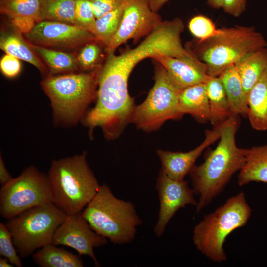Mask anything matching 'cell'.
I'll use <instances>...</instances> for the list:
<instances>
[{"mask_svg":"<svg viewBox=\"0 0 267 267\" xmlns=\"http://www.w3.org/2000/svg\"><path fill=\"white\" fill-rule=\"evenodd\" d=\"M251 212L243 192L228 198L213 212L205 215L194 226L192 240L196 249L214 262L226 261L223 245L226 238L246 224Z\"/></svg>","mask_w":267,"mask_h":267,"instance_id":"obj_4","label":"cell"},{"mask_svg":"<svg viewBox=\"0 0 267 267\" xmlns=\"http://www.w3.org/2000/svg\"><path fill=\"white\" fill-rule=\"evenodd\" d=\"M40 19L76 25L75 0H40Z\"/></svg>","mask_w":267,"mask_h":267,"instance_id":"obj_25","label":"cell"},{"mask_svg":"<svg viewBox=\"0 0 267 267\" xmlns=\"http://www.w3.org/2000/svg\"><path fill=\"white\" fill-rule=\"evenodd\" d=\"M154 84L146 99L135 108L132 122L145 132L158 129L166 121L182 117L179 107V90L171 82L167 72L156 62Z\"/></svg>","mask_w":267,"mask_h":267,"instance_id":"obj_8","label":"cell"},{"mask_svg":"<svg viewBox=\"0 0 267 267\" xmlns=\"http://www.w3.org/2000/svg\"><path fill=\"white\" fill-rule=\"evenodd\" d=\"M188 28L192 34L199 41L210 38L220 32L213 21L207 17L198 15L192 17L188 23Z\"/></svg>","mask_w":267,"mask_h":267,"instance_id":"obj_29","label":"cell"},{"mask_svg":"<svg viewBox=\"0 0 267 267\" xmlns=\"http://www.w3.org/2000/svg\"><path fill=\"white\" fill-rule=\"evenodd\" d=\"M101 67L88 73L50 74L42 80V88L50 100L56 121L66 125L78 121L96 98Z\"/></svg>","mask_w":267,"mask_h":267,"instance_id":"obj_6","label":"cell"},{"mask_svg":"<svg viewBox=\"0 0 267 267\" xmlns=\"http://www.w3.org/2000/svg\"><path fill=\"white\" fill-rule=\"evenodd\" d=\"M0 68L2 73L6 77H16L21 69L19 59L8 54L4 55L0 61Z\"/></svg>","mask_w":267,"mask_h":267,"instance_id":"obj_32","label":"cell"},{"mask_svg":"<svg viewBox=\"0 0 267 267\" xmlns=\"http://www.w3.org/2000/svg\"><path fill=\"white\" fill-rule=\"evenodd\" d=\"M156 189L159 200V210L154 232L157 237H160L177 211L187 205L196 206L197 202L193 190L189 187L187 181L172 179L161 169L156 179Z\"/></svg>","mask_w":267,"mask_h":267,"instance_id":"obj_12","label":"cell"},{"mask_svg":"<svg viewBox=\"0 0 267 267\" xmlns=\"http://www.w3.org/2000/svg\"><path fill=\"white\" fill-rule=\"evenodd\" d=\"M0 48L6 54L32 64L42 73L47 71L44 63L32 48L30 43L27 42L21 33L16 30L5 33L1 36Z\"/></svg>","mask_w":267,"mask_h":267,"instance_id":"obj_20","label":"cell"},{"mask_svg":"<svg viewBox=\"0 0 267 267\" xmlns=\"http://www.w3.org/2000/svg\"><path fill=\"white\" fill-rule=\"evenodd\" d=\"M124 0H90L95 17L98 18L122 5Z\"/></svg>","mask_w":267,"mask_h":267,"instance_id":"obj_33","label":"cell"},{"mask_svg":"<svg viewBox=\"0 0 267 267\" xmlns=\"http://www.w3.org/2000/svg\"><path fill=\"white\" fill-rule=\"evenodd\" d=\"M14 245L12 235L6 224L0 222V255L6 258L13 265L23 266L21 260Z\"/></svg>","mask_w":267,"mask_h":267,"instance_id":"obj_31","label":"cell"},{"mask_svg":"<svg viewBox=\"0 0 267 267\" xmlns=\"http://www.w3.org/2000/svg\"><path fill=\"white\" fill-rule=\"evenodd\" d=\"M25 36L35 45L66 49L78 48L97 39L92 33L79 26L52 21L37 23Z\"/></svg>","mask_w":267,"mask_h":267,"instance_id":"obj_11","label":"cell"},{"mask_svg":"<svg viewBox=\"0 0 267 267\" xmlns=\"http://www.w3.org/2000/svg\"><path fill=\"white\" fill-rule=\"evenodd\" d=\"M30 44L36 54L46 64L51 75L73 73L78 69L77 56L74 55L30 43Z\"/></svg>","mask_w":267,"mask_h":267,"instance_id":"obj_24","label":"cell"},{"mask_svg":"<svg viewBox=\"0 0 267 267\" xmlns=\"http://www.w3.org/2000/svg\"><path fill=\"white\" fill-rule=\"evenodd\" d=\"M209 6L215 9L222 8V0H207Z\"/></svg>","mask_w":267,"mask_h":267,"instance_id":"obj_38","label":"cell"},{"mask_svg":"<svg viewBox=\"0 0 267 267\" xmlns=\"http://www.w3.org/2000/svg\"><path fill=\"white\" fill-rule=\"evenodd\" d=\"M11 176L8 172L3 159L0 155V183L1 186L7 184L12 179Z\"/></svg>","mask_w":267,"mask_h":267,"instance_id":"obj_36","label":"cell"},{"mask_svg":"<svg viewBox=\"0 0 267 267\" xmlns=\"http://www.w3.org/2000/svg\"><path fill=\"white\" fill-rule=\"evenodd\" d=\"M35 263L41 267H83L76 255L53 244L46 245L32 254Z\"/></svg>","mask_w":267,"mask_h":267,"instance_id":"obj_23","label":"cell"},{"mask_svg":"<svg viewBox=\"0 0 267 267\" xmlns=\"http://www.w3.org/2000/svg\"><path fill=\"white\" fill-rule=\"evenodd\" d=\"M102 44H104L97 39L82 46L77 56L79 67L84 70H94L101 67Z\"/></svg>","mask_w":267,"mask_h":267,"instance_id":"obj_28","label":"cell"},{"mask_svg":"<svg viewBox=\"0 0 267 267\" xmlns=\"http://www.w3.org/2000/svg\"><path fill=\"white\" fill-rule=\"evenodd\" d=\"M237 182L239 186L251 182L267 183V144L247 149Z\"/></svg>","mask_w":267,"mask_h":267,"instance_id":"obj_18","label":"cell"},{"mask_svg":"<svg viewBox=\"0 0 267 267\" xmlns=\"http://www.w3.org/2000/svg\"><path fill=\"white\" fill-rule=\"evenodd\" d=\"M47 176L53 203L68 215L82 212L100 186L86 153L53 160Z\"/></svg>","mask_w":267,"mask_h":267,"instance_id":"obj_2","label":"cell"},{"mask_svg":"<svg viewBox=\"0 0 267 267\" xmlns=\"http://www.w3.org/2000/svg\"><path fill=\"white\" fill-rule=\"evenodd\" d=\"M8 18L15 29L25 35L29 33L37 23L34 18L28 17L16 16Z\"/></svg>","mask_w":267,"mask_h":267,"instance_id":"obj_34","label":"cell"},{"mask_svg":"<svg viewBox=\"0 0 267 267\" xmlns=\"http://www.w3.org/2000/svg\"><path fill=\"white\" fill-rule=\"evenodd\" d=\"M185 47L188 52L180 57L160 54L152 58L163 66L171 82L180 91L206 83L210 77L205 64L197 57L188 45Z\"/></svg>","mask_w":267,"mask_h":267,"instance_id":"obj_14","label":"cell"},{"mask_svg":"<svg viewBox=\"0 0 267 267\" xmlns=\"http://www.w3.org/2000/svg\"><path fill=\"white\" fill-rule=\"evenodd\" d=\"M247 0H222L223 11L235 17L240 16L245 10Z\"/></svg>","mask_w":267,"mask_h":267,"instance_id":"obj_35","label":"cell"},{"mask_svg":"<svg viewBox=\"0 0 267 267\" xmlns=\"http://www.w3.org/2000/svg\"><path fill=\"white\" fill-rule=\"evenodd\" d=\"M76 25L92 33L96 19L90 0H75Z\"/></svg>","mask_w":267,"mask_h":267,"instance_id":"obj_30","label":"cell"},{"mask_svg":"<svg viewBox=\"0 0 267 267\" xmlns=\"http://www.w3.org/2000/svg\"><path fill=\"white\" fill-rule=\"evenodd\" d=\"M121 24L107 47V54L114 53L129 40L136 42L146 37L163 21L157 12L151 9L147 0H124Z\"/></svg>","mask_w":267,"mask_h":267,"instance_id":"obj_10","label":"cell"},{"mask_svg":"<svg viewBox=\"0 0 267 267\" xmlns=\"http://www.w3.org/2000/svg\"><path fill=\"white\" fill-rule=\"evenodd\" d=\"M247 95L267 70V47L253 52L235 64Z\"/></svg>","mask_w":267,"mask_h":267,"instance_id":"obj_21","label":"cell"},{"mask_svg":"<svg viewBox=\"0 0 267 267\" xmlns=\"http://www.w3.org/2000/svg\"><path fill=\"white\" fill-rule=\"evenodd\" d=\"M0 11L8 17L25 16L41 22L40 0H0Z\"/></svg>","mask_w":267,"mask_h":267,"instance_id":"obj_27","label":"cell"},{"mask_svg":"<svg viewBox=\"0 0 267 267\" xmlns=\"http://www.w3.org/2000/svg\"><path fill=\"white\" fill-rule=\"evenodd\" d=\"M108 240L92 229L80 212L68 215L57 229L52 244L72 248L79 255L90 257L95 266L99 267L93 249L106 245Z\"/></svg>","mask_w":267,"mask_h":267,"instance_id":"obj_13","label":"cell"},{"mask_svg":"<svg viewBox=\"0 0 267 267\" xmlns=\"http://www.w3.org/2000/svg\"><path fill=\"white\" fill-rule=\"evenodd\" d=\"M123 3L116 9L96 18L92 34L106 47L117 32L121 24Z\"/></svg>","mask_w":267,"mask_h":267,"instance_id":"obj_26","label":"cell"},{"mask_svg":"<svg viewBox=\"0 0 267 267\" xmlns=\"http://www.w3.org/2000/svg\"><path fill=\"white\" fill-rule=\"evenodd\" d=\"M81 213L94 231L115 244L133 241L142 223L134 205L115 197L105 183Z\"/></svg>","mask_w":267,"mask_h":267,"instance_id":"obj_3","label":"cell"},{"mask_svg":"<svg viewBox=\"0 0 267 267\" xmlns=\"http://www.w3.org/2000/svg\"><path fill=\"white\" fill-rule=\"evenodd\" d=\"M237 116L232 115L223 124L220 141L204 162L190 172L195 195L199 196L197 213L210 204L224 190L232 176L243 166L247 149L235 142Z\"/></svg>","mask_w":267,"mask_h":267,"instance_id":"obj_1","label":"cell"},{"mask_svg":"<svg viewBox=\"0 0 267 267\" xmlns=\"http://www.w3.org/2000/svg\"><path fill=\"white\" fill-rule=\"evenodd\" d=\"M227 96L232 115L247 117V95L235 65L224 70L219 76Z\"/></svg>","mask_w":267,"mask_h":267,"instance_id":"obj_19","label":"cell"},{"mask_svg":"<svg viewBox=\"0 0 267 267\" xmlns=\"http://www.w3.org/2000/svg\"><path fill=\"white\" fill-rule=\"evenodd\" d=\"M68 215L53 202L27 210L8 220L6 224L21 257L52 244L54 235Z\"/></svg>","mask_w":267,"mask_h":267,"instance_id":"obj_7","label":"cell"},{"mask_svg":"<svg viewBox=\"0 0 267 267\" xmlns=\"http://www.w3.org/2000/svg\"><path fill=\"white\" fill-rule=\"evenodd\" d=\"M191 50L204 63L210 76H219L247 55L267 47L263 35L253 26L236 25L220 29L216 35L198 40Z\"/></svg>","mask_w":267,"mask_h":267,"instance_id":"obj_5","label":"cell"},{"mask_svg":"<svg viewBox=\"0 0 267 267\" xmlns=\"http://www.w3.org/2000/svg\"><path fill=\"white\" fill-rule=\"evenodd\" d=\"M14 266V265L11 264L8 259L1 256L0 258V267H13Z\"/></svg>","mask_w":267,"mask_h":267,"instance_id":"obj_39","label":"cell"},{"mask_svg":"<svg viewBox=\"0 0 267 267\" xmlns=\"http://www.w3.org/2000/svg\"><path fill=\"white\" fill-rule=\"evenodd\" d=\"M247 117L252 127L267 130V70L247 94Z\"/></svg>","mask_w":267,"mask_h":267,"instance_id":"obj_16","label":"cell"},{"mask_svg":"<svg viewBox=\"0 0 267 267\" xmlns=\"http://www.w3.org/2000/svg\"><path fill=\"white\" fill-rule=\"evenodd\" d=\"M50 202L53 200L48 176L32 166L12 178L0 190V213L8 220Z\"/></svg>","mask_w":267,"mask_h":267,"instance_id":"obj_9","label":"cell"},{"mask_svg":"<svg viewBox=\"0 0 267 267\" xmlns=\"http://www.w3.org/2000/svg\"><path fill=\"white\" fill-rule=\"evenodd\" d=\"M205 84L209 104V121L215 127L226 121L232 113L220 78L210 76Z\"/></svg>","mask_w":267,"mask_h":267,"instance_id":"obj_22","label":"cell"},{"mask_svg":"<svg viewBox=\"0 0 267 267\" xmlns=\"http://www.w3.org/2000/svg\"><path fill=\"white\" fill-rule=\"evenodd\" d=\"M178 107L182 115L188 114L198 121H209V104L205 83L195 85L180 90Z\"/></svg>","mask_w":267,"mask_h":267,"instance_id":"obj_17","label":"cell"},{"mask_svg":"<svg viewBox=\"0 0 267 267\" xmlns=\"http://www.w3.org/2000/svg\"><path fill=\"white\" fill-rule=\"evenodd\" d=\"M224 122L206 133L203 142L194 149L186 152L156 151L161 164V170L170 178L182 180L195 166L196 160L209 145L220 139Z\"/></svg>","mask_w":267,"mask_h":267,"instance_id":"obj_15","label":"cell"},{"mask_svg":"<svg viewBox=\"0 0 267 267\" xmlns=\"http://www.w3.org/2000/svg\"><path fill=\"white\" fill-rule=\"evenodd\" d=\"M170 0H147L151 9L155 12L159 10Z\"/></svg>","mask_w":267,"mask_h":267,"instance_id":"obj_37","label":"cell"}]
</instances>
